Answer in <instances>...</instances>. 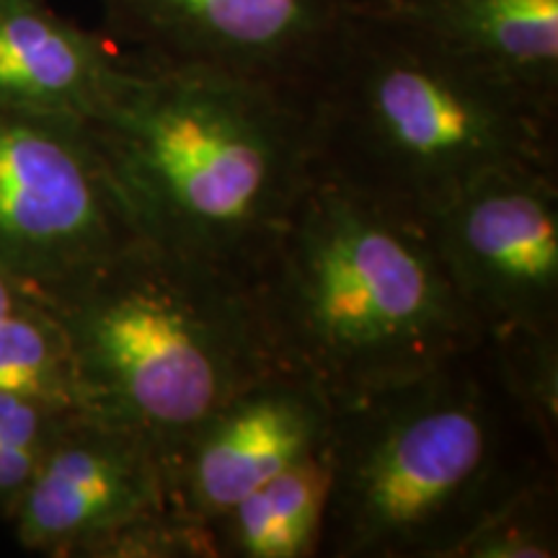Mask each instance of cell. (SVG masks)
I'll use <instances>...</instances> for the list:
<instances>
[{
    "label": "cell",
    "mask_w": 558,
    "mask_h": 558,
    "mask_svg": "<svg viewBox=\"0 0 558 558\" xmlns=\"http://www.w3.org/2000/svg\"><path fill=\"white\" fill-rule=\"evenodd\" d=\"M90 558H218V548L207 522L163 507L114 530Z\"/></svg>",
    "instance_id": "cell-18"
},
{
    "label": "cell",
    "mask_w": 558,
    "mask_h": 558,
    "mask_svg": "<svg viewBox=\"0 0 558 558\" xmlns=\"http://www.w3.org/2000/svg\"><path fill=\"white\" fill-rule=\"evenodd\" d=\"M558 104V0H360Z\"/></svg>",
    "instance_id": "cell-12"
},
{
    "label": "cell",
    "mask_w": 558,
    "mask_h": 558,
    "mask_svg": "<svg viewBox=\"0 0 558 558\" xmlns=\"http://www.w3.org/2000/svg\"><path fill=\"white\" fill-rule=\"evenodd\" d=\"M29 295H26L24 290L19 288L16 282H13V279L5 275L3 269H0V316H3L5 311H11L13 305H19L21 300H26Z\"/></svg>",
    "instance_id": "cell-19"
},
{
    "label": "cell",
    "mask_w": 558,
    "mask_h": 558,
    "mask_svg": "<svg viewBox=\"0 0 558 558\" xmlns=\"http://www.w3.org/2000/svg\"><path fill=\"white\" fill-rule=\"evenodd\" d=\"M558 471L530 481L460 543L452 558H556Z\"/></svg>",
    "instance_id": "cell-15"
},
{
    "label": "cell",
    "mask_w": 558,
    "mask_h": 558,
    "mask_svg": "<svg viewBox=\"0 0 558 558\" xmlns=\"http://www.w3.org/2000/svg\"><path fill=\"white\" fill-rule=\"evenodd\" d=\"M120 60L45 0H0V107L90 120Z\"/></svg>",
    "instance_id": "cell-11"
},
{
    "label": "cell",
    "mask_w": 558,
    "mask_h": 558,
    "mask_svg": "<svg viewBox=\"0 0 558 558\" xmlns=\"http://www.w3.org/2000/svg\"><path fill=\"white\" fill-rule=\"evenodd\" d=\"M0 393L86 409L73 341L41 300L26 298L0 316Z\"/></svg>",
    "instance_id": "cell-14"
},
{
    "label": "cell",
    "mask_w": 558,
    "mask_h": 558,
    "mask_svg": "<svg viewBox=\"0 0 558 558\" xmlns=\"http://www.w3.org/2000/svg\"><path fill=\"white\" fill-rule=\"evenodd\" d=\"M47 305L73 341L86 411L145 435L160 460L275 367L246 284L145 241Z\"/></svg>",
    "instance_id": "cell-5"
},
{
    "label": "cell",
    "mask_w": 558,
    "mask_h": 558,
    "mask_svg": "<svg viewBox=\"0 0 558 558\" xmlns=\"http://www.w3.org/2000/svg\"><path fill=\"white\" fill-rule=\"evenodd\" d=\"M492 341L514 401L558 456V331H512Z\"/></svg>",
    "instance_id": "cell-16"
},
{
    "label": "cell",
    "mask_w": 558,
    "mask_h": 558,
    "mask_svg": "<svg viewBox=\"0 0 558 558\" xmlns=\"http://www.w3.org/2000/svg\"><path fill=\"white\" fill-rule=\"evenodd\" d=\"M316 179L411 226L501 169H558V104L347 0L305 99Z\"/></svg>",
    "instance_id": "cell-1"
},
{
    "label": "cell",
    "mask_w": 558,
    "mask_h": 558,
    "mask_svg": "<svg viewBox=\"0 0 558 558\" xmlns=\"http://www.w3.org/2000/svg\"><path fill=\"white\" fill-rule=\"evenodd\" d=\"M88 128L140 241L246 288L316 181L305 104L213 70L120 60Z\"/></svg>",
    "instance_id": "cell-2"
},
{
    "label": "cell",
    "mask_w": 558,
    "mask_h": 558,
    "mask_svg": "<svg viewBox=\"0 0 558 558\" xmlns=\"http://www.w3.org/2000/svg\"><path fill=\"white\" fill-rule=\"evenodd\" d=\"M424 230L486 337L558 331V169L486 173Z\"/></svg>",
    "instance_id": "cell-7"
},
{
    "label": "cell",
    "mask_w": 558,
    "mask_h": 558,
    "mask_svg": "<svg viewBox=\"0 0 558 558\" xmlns=\"http://www.w3.org/2000/svg\"><path fill=\"white\" fill-rule=\"evenodd\" d=\"M109 29L156 65L254 81L305 104L347 0H99Z\"/></svg>",
    "instance_id": "cell-8"
},
{
    "label": "cell",
    "mask_w": 558,
    "mask_h": 558,
    "mask_svg": "<svg viewBox=\"0 0 558 558\" xmlns=\"http://www.w3.org/2000/svg\"><path fill=\"white\" fill-rule=\"evenodd\" d=\"M70 414L73 411L52 403L0 393V514L9 518L16 507L47 442Z\"/></svg>",
    "instance_id": "cell-17"
},
{
    "label": "cell",
    "mask_w": 558,
    "mask_h": 558,
    "mask_svg": "<svg viewBox=\"0 0 558 558\" xmlns=\"http://www.w3.org/2000/svg\"><path fill=\"white\" fill-rule=\"evenodd\" d=\"M140 235L86 120L0 107V269L52 303Z\"/></svg>",
    "instance_id": "cell-6"
},
{
    "label": "cell",
    "mask_w": 558,
    "mask_h": 558,
    "mask_svg": "<svg viewBox=\"0 0 558 558\" xmlns=\"http://www.w3.org/2000/svg\"><path fill=\"white\" fill-rule=\"evenodd\" d=\"M333 403L303 375L269 367L228 396L163 458L173 512L209 522L329 442Z\"/></svg>",
    "instance_id": "cell-10"
},
{
    "label": "cell",
    "mask_w": 558,
    "mask_h": 558,
    "mask_svg": "<svg viewBox=\"0 0 558 558\" xmlns=\"http://www.w3.org/2000/svg\"><path fill=\"white\" fill-rule=\"evenodd\" d=\"M271 362L347 407L486 339L427 230L316 179L248 282Z\"/></svg>",
    "instance_id": "cell-4"
},
{
    "label": "cell",
    "mask_w": 558,
    "mask_h": 558,
    "mask_svg": "<svg viewBox=\"0 0 558 558\" xmlns=\"http://www.w3.org/2000/svg\"><path fill=\"white\" fill-rule=\"evenodd\" d=\"M329 486L326 442L207 522L218 558H316Z\"/></svg>",
    "instance_id": "cell-13"
},
{
    "label": "cell",
    "mask_w": 558,
    "mask_h": 558,
    "mask_svg": "<svg viewBox=\"0 0 558 558\" xmlns=\"http://www.w3.org/2000/svg\"><path fill=\"white\" fill-rule=\"evenodd\" d=\"M163 507V460L150 439L81 409L47 442L9 520L32 554L90 558L114 530Z\"/></svg>",
    "instance_id": "cell-9"
},
{
    "label": "cell",
    "mask_w": 558,
    "mask_h": 558,
    "mask_svg": "<svg viewBox=\"0 0 558 558\" xmlns=\"http://www.w3.org/2000/svg\"><path fill=\"white\" fill-rule=\"evenodd\" d=\"M316 558H452L558 456L514 401L492 339L333 411Z\"/></svg>",
    "instance_id": "cell-3"
}]
</instances>
